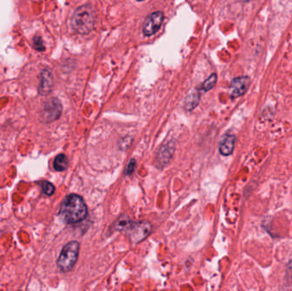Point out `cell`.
<instances>
[{"mask_svg": "<svg viewBox=\"0 0 292 291\" xmlns=\"http://www.w3.org/2000/svg\"><path fill=\"white\" fill-rule=\"evenodd\" d=\"M172 153H173L172 147H168V146H167V147H162L158 154V162L163 163L168 162V160L172 156Z\"/></svg>", "mask_w": 292, "mask_h": 291, "instance_id": "cell-11", "label": "cell"}, {"mask_svg": "<svg viewBox=\"0 0 292 291\" xmlns=\"http://www.w3.org/2000/svg\"><path fill=\"white\" fill-rule=\"evenodd\" d=\"M41 188L43 192L47 196L53 195V193L55 192V186L48 181H43L41 183Z\"/></svg>", "mask_w": 292, "mask_h": 291, "instance_id": "cell-14", "label": "cell"}, {"mask_svg": "<svg viewBox=\"0 0 292 291\" xmlns=\"http://www.w3.org/2000/svg\"><path fill=\"white\" fill-rule=\"evenodd\" d=\"M164 19L163 13L161 12H154L149 16L145 20L143 26V32L146 36H151L156 34L162 26V22Z\"/></svg>", "mask_w": 292, "mask_h": 291, "instance_id": "cell-5", "label": "cell"}, {"mask_svg": "<svg viewBox=\"0 0 292 291\" xmlns=\"http://www.w3.org/2000/svg\"><path fill=\"white\" fill-rule=\"evenodd\" d=\"M117 229L123 230L131 242L138 244L145 240L151 232V224L149 222H129L123 220L118 223Z\"/></svg>", "mask_w": 292, "mask_h": 291, "instance_id": "cell-2", "label": "cell"}, {"mask_svg": "<svg viewBox=\"0 0 292 291\" xmlns=\"http://www.w3.org/2000/svg\"><path fill=\"white\" fill-rule=\"evenodd\" d=\"M135 168H136V162H135V160H131L130 163H129L128 166H127L126 174H127V175H130L131 174H133V172H134V169H135Z\"/></svg>", "mask_w": 292, "mask_h": 291, "instance_id": "cell-15", "label": "cell"}, {"mask_svg": "<svg viewBox=\"0 0 292 291\" xmlns=\"http://www.w3.org/2000/svg\"><path fill=\"white\" fill-rule=\"evenodd\" d=\"M249 84H250V80L249 77L242 76V77L235 78L231 82V86H230L231 96L238 98V96H243L249 88Z\"/></svg>", "mask_w": 292, "mask_h": 291, "instance_id": "cell-6", "label": "cell"}, {"mask_svg": "<svg viewBox=\"0 0 292 291\" xmlns=\"http://www.w3.org/2000/svg\"><path fill=\"white\" fill-rule=\"evenodd\" d=\"M80 244L73 241L64 246L60 256L58 257V266L62 272H70L78 260Z\"/></svg>", "mask_w": 292, "mask_h": 291, "instance_id": "cell-4", "label": "cell"}, {"mask_svg": "<svg viewBox=\"0 0 292 291\" xmlns=\"http://www.w3.org/2000/svg\"><path fill=\"white\" fill-rule=\"evenodd\" d=\"M94 18V12L90 6H81L73 16V28L81 34H88L93 28Z\"/></svg>", "mask_w": 292, "mask_h": 291, "instance_id": "cell-3", "label": "cell"}, {"mask_svg": "<svg viewBox=\"0 0 292 291\" xmlns=\"http://www.w3.org/2000/svg\"><path fill=\"white\" fill-rule=\"evenodd\" d=\"M199 94L194 90L191 94H189L186 99H185V107L187 110H193L199 102Z\"/></svg>", "mask_w": 292, "mask_h": 291, "instance_id": "cell-10", "label": "cell"}, {"mask_svg": "<svg viewBox=\"0 0 292 291\" xmlns=\"http://www.w3.org/2000/svg\"><path fill=\"white\" fill-rule=\"evenodd\" d=\"M59 214L68 224L79 223L87 217V204L80 196L71 194L62 202Z\"/></svg>", "mask_w": 292, "mask_h": 291, "instance_id": "cell-1", "label": "cell"}, {"mask_svg": "<svg viewBox=\"0 0 292 291\" xmlns=\"http://www.w3.org/2000/svg\"><path fill=\"white\" fill-rule=\"evenodd\" d=\"M241 1H243V2H249V0H241Z\"/></svg>", "mask_w": 292, "mask_h": 291, "instance_id": "cell-17", "label": "cell"}, {"mask_svg": "<svg viewBox=\"0 0 292 291\" xmlns=\"http://www.w3.org/2000/svg\"><path fill=\"white\" fill-rule=\"evenodd\" d=\"M62 113L61 102L58 99H52L44 108L43 118L46 122H52L58 119Z\"/></svg>", "mask_w": 292, "mask_h": 291, "instance_id": "cell-7", "label": "cell"}, {"mask_svg": "<svg viewBox=\"0 0 292 291\" xmlns=\"http://www.w3.org/2000/svg\"><path fill=\"white\" fill-rule=\"evenodd\" d=\"M35 47L38 50H43L45 47H44L43 43H42L41 38H35Z\"/></svg>", "mask_w": 292, "mask_h": 291, "instance_id": "cell-16", "label": "cell"}, {"mask_svg": "<svg viewBox=\"0 0 292 291\" xmlns=\"http://www.w3.org/2000/svg\"><path fill=\"white\" fill-rule=\"evenodd\" d=\"M138 1H143V0H138Z\"/></svg>", "mask_w": 292, "mask_h": 291, "instance_id": "cell-18", "label": "cell"}, {"mask_svg": "<svg viewBox=\"0 0 292 291\" xmlns=\"http://www.w3.org/2000/svg\"><path fill=\"white\" fill-rule=\"evenodd\" d=\"M68 165H69V159L64 154H58V156H56L53 162V168H55L56 171H58V172L64 171Z\"/></svg>", "mask_w": 292, "mask_h": 291, "instance_id": "cell-9", "label": "cell"}, {"mask_svg": "<svg viewBox=\"0 0 292 291\" xmlns=\"http://www.w3.org/2000/svg\"><path fill=\"white\" fill-rule=\"evenodd\" d=\"M235 140H236L235 135L226 134L220 140V147H219L220 154L226 156L232 154V152L234 150Z\"/></svg>", "mask_w": 292, "mask_h": 291, "instance_id": "cell-8", "label": "cell"}, {"mask_svg": "<svg viewBox=\"0 0 292 291\" xmlns=\"http://www.w3.org/2000/svg\"><path fill=\"white\" fill-rule=\"evenodd\" d=\"M217 82V76L216 74H213L212 76H209L208 79L206 80L204 83L203 84V90L207 92V90H209L212 88H214V84L216 83Z\"/></svg>", "mask_w": 292, "mask_h": 291, "instance_id": "cell-13", "label": "cell"}, {"mask_svg": "<svg viewBox=\"0 0 292 291\" xmlns=\"http://www.w3.org/2000/svg\"><path fill=\"white\" fill-rule=\"evenodd\" d=\"M52 76L47 72V76H43V80L41 84V90H45L46 94L49 92L52 88Z\"/></svg>", "mask_w": 292, "mask_h": 291, "instance_id": "cell-12", "label": "cell"}]
</instances>
